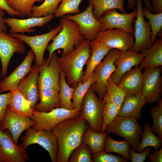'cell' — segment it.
I'll return each instance as SVG.
<instances>
[{
	"instance_id": "cb8c5ba5",
	"label": "cell",
	"mask_w": 162,
	"mask_h": 162,
	"mask_svg": "<svg viewBox=\"0 0 162 162\" xmlns=\"http://www.w3.org/2000/svg\"><path fill=\"white\" fill-rule=\"evenodd\" d=\"M139 67L131 69L121 77L118 84L127 95H133L141 92L142 73Z\"/></svg>"
},
{
	"instance_id": "277c9868",
	"label": "cell",
	"mask_w": 162,
	"mask_h": 162,
	"mask_svg": "<svg viewBox=\"0 0 162 162\" xmlns=\"http://www.w3.org/2000/svg\"><path fill=\"white\" fill-rule=\"evenodd\" d=\"M134 117L117 115L106 128L105 132L124 138L136 151L140 143L143 129Z\"/></svg>"
},
{
	"instance_id": "bcb514c9",
	"label": "cell",
	"mask_w": 162,
	"mask_h": 162,
	"mask_svg": "<svg viewBox=\"0 0 162 162\" xmlns=\"http://www.w3.org/2000/svg\"><path fill=\"white\" fill-rule=\"evenodd\" d=\"M152 8L155 14L162 13V0H152Z\"/></svg>"
},
{
	"instance_id": "3957f363",
	"label": "cell",
	"mask_w": 162,
	"mask_h": 162,
	"mask_svg": "<svg viewBox=\"0 0 162 162\" xmlns=\"http://www.w3.org/2000/svg\"><path fill=\"white\" fill-rule=\"evenodd\" d=\"M59 23L62 25V30L53 38L52 42L47 45L49 52L46 61L49 62L52 54L58 49H62V56L69 53L76 47L84 39L80 34L77 24L69 19L67 16L62 17Z\"/></svg>"
},
{
	"instance_id": "ba28073f",
	"label": "cell",
	"mask_w": 162,
	"mask_h": 162,
	"mask_svg": "<svg viewBox=\"0 0 162 162\" xmlns=\"http://www.w3.org/2000/svg\"><path fill=\"white\" fill-rule=\"evenodd\" d=\"M21 139V146L26 149L30 145L38 144L49 153L52 162H56L57 142L51 130H37L30 127Z\"/></svg>"
},
{
	"instance_id": "83f0119b",
	"label": "cell",
	"mask_w": 162,
	"mask_h": 162,
	"mask_svg": "<svg viewBox=\"0 0 162 162\" xmlns=\"http://www.w3.org/2000/svg\"><path fill=\"white\" fill-rule=\"evenodd\" d=\"M125 0H89L94 9L93 13L98 20L104 12L109 10L115 9L120 10L123 14H126L123 5Z\"/></svg>"
},
{
	"instance_id": "30bf717a",
	"label": "cell",
	"mask_w": 162,
	"mask_h": 162,
	"mask_svg": "<svg viewBox=\"0 0 162 162\" xmlns=\"http://www.w3.org/2000/svg\"><path fill=\"white\" fill-rule=\"evenodd\" d=\"M62 25H59L46 33L35 36H29L19 33H10L11 36L18 38L29 45L34 52L35 64L39 66L43 64L45 50L49 42L62 29Z\"/></svg>"
},
{
	"instance_id": "484cf974",
	"label": "cell",
	"mask_w": 162,
	"mask_h": 162,
	"mask_svg": "<svg viewBox=\"0 0 162 162\" xmlns=\"http://www.w3.org/2000/svg\"><path fill=\"white\" fill-rule=\"evenodd\" d=\"M142 52L144 58L139 67L141 70L161 66L162 38H156L151 46Z\"/></svg>"
},
{
	"instance_id": "7dc6e473",
	"label": "cell",
	"mask_w": 162,
	"mask_h": 162,
	"mask_svg": "<svg viewBox=\"0 0 162 162\" xmlns=\"http://www.w3.org/2000/svg\"><path fill=\"white\" fill-rule=\"evenodd\" d=\"M6 12L4 10L0 7V32L7 31V27L4 21Z\"/></svg>"
},
{
	"instance_id": "b9f144b4",
	"label": "cell",
	"mask_w": 162,
	"mask_h": 162,
	"mask_svg": "<svg viewBox=\"0 0 162 162\" xmlns=\"http://www.w3.org/2000/svg\"><path fill=\"white\" fill-rule=\"evenodd\" d=\"M153 150L149 146L145 148L141 153H138L132 148H130L129 152L132 162H143L146 160L147 155Z\"/></svg>"
},
{
	"instance_id": "5b68a950",
	"label": "cell",
	"mask_w": 162,
	"mask_h": 162,
	"mask_svg": "<svg viewBox=\"0 0 162 162\" xmlns=\"http://www.w3.org/2000/svg\"><path fill=\"white\" fill-rule=\"evenodd\" d=\"M95 93L91 87L88 89L84 97L80 116L86 119L92 130L102 132L105 103Z\"/></svg>"
},
{
	"instance_id": "7bdbcfd3",
	"label": "cell",
	"mask_w": 162,
	"mask_h": 162,
	"mask_svg": "<svg viewBox=\"0 0 162 162\" xmlns=\"http://www.w3.org/2000/svg\"><path fill=\"white\" fill-rule=\"evenodd\" d=\"M11 91L0 94V127L4 121L6 108L9 101Z\"/></svg>"
},
{
	"instance_id": "4fadbf2b",
	"label": "cell",
	"mask_w": 162,
	"mask_h": 162,
	"mask_svg": "<svg viewBox=\"0 0 162 162\" xmlns=\"http://www.w3.org/2000/svg\"><path fill=\"white\" fill-rule=\"evenodd\" d=\"M137 14L136 8L131 13L128 14L120 13L117 11V9H115L106 11L98 20L102 25L100 32L109 29L117 28L134 34L133 24Z\"/></svg>"
},
{
	"instance_id": "6da1fadb",
	"label": "cell",
	"mask_w": 162,
	"mask_h": 162,
	"mask_svg": "<svg viewBox=\"0 0 162 162\" xmlns=\"http://www.w3.org/2000/svg\"><path fill=\"white\" fill-rule=\"evenodd\" d=\"M88 126L79 116L65 120L51 130L57 142L56 162H68L72 152L82 143L83 134Z\"/></svg>"
},
{
	"instance_id": "4316f807",
	"label": "cell",
	"mask_w": 162,
	"mask_h": 162,
	"mask_svg": "<svg viewBox=\"0 0 162 162\" xmlns=\"http://www.w3.org/2000/svg\"><path fill=\"white\" fill-rule=\"evenodd\" d=\"M107 135V134L105 132L94 131L88 126L83 133L82 142L89 146L92 154L104 151Z\"/></svg>"
},
{
	"instance_id": "e0dca14e",
	"label": "cell",
	"mask_w": 162,
	"mask_h": 162,
	"mask_svg": "<svg viewBox=\"0 0 162 162\" xmlns=\"http://www.w3.org/2000/svg\"><path fill=\"white\" fill-rule=\"evenodd\" d=\"M35 61L34 53L30 49L20 65L9 76L0 81V94L17 88L20 82L32 70V64Z\"/></svg>"
},
{
	"instance_id": "f6af8a7d",
	"label": "cell",
	"mask_w": 162,
	"mask_h": 162,
	"mask_svg": "<svg viewBox=\"0 0 162 162\" xmlns=\"http://www.w3.org/2000/svg\"><path fill=\"white\" fill-rule=\"evenodd\" d=\"M0 7L4 10L13 17H14V15L19 17L20 16L19 13L13 10L9 6L6 0H0Z\"/></svg>"
},
{
	"instance_id": "603a6c76",
	"label": "cell",
	"mask_w": 162,
	"mask_h": 162,
	"mask_svg": "<svg viewBox=\"0 0 162 162\" xmlns=\"http://www.w3.org/2000/svg\"><path fill=\"white\" fill-rule=\"evenodd\" d=\"M146 103V99L141 92L133 95H127L118 110V115L134 117L139 120L142 116V108Z\"/></svg>"
},
{
	"instance_id": "9a60e30c",
	"label": "cell",
	"mask_w": 162,
	"mask_h": 162,
	"mask_svg": "<svg viewBox=\"0 0 162 162\" xmlns=\"http://www.w3.org/2000/svg\"><path fill=\"white\" fill-rule=\"evenodd\" d=\"M26 51L24 42L8 34L7 31L0 32V58L2 66L1 77L7 75L10 60L15 52L23 54Z\"/></svg>"
},
{
	"instance_id": "ab89813d",
	"label": "cell",
	"mask_w": 162,
	"mask_h": 162,
	"mask_svg": "<svg viewBox=\"0 0 162 162\" xmlns=\"http://www.w3.org/2000/svg\"><path fill=\"white\" fill-rule=\"evenodd\" d=\"M103 113V132H105L107 127L118 115V109L114 104L110 102L104 103Z\"/></svg>"
},
{
	"instance_id": "8d00e7d4",
	"label": "cell",
	"mask_w": 162,
	"mask_h": 162,
	"mask_svg": "<svg viewBox=\"0 0 162 162\" xmlns=\"http://www.w3.org/2000/svg\"><path fill=\"white\" fill-rule=\"evenodd\" d=\"M89 146L82 142L71 153L68 162H93Z\"/></svg>"
},
{
	"instance_id": "f35d334b",
	"label": "cell",
	"mask_w": 162,
	"mask_h": 162,
	"mask_svg": "<svg viewBox=\"0 0 162 162\" xmlns=\"http://www.w3.org/2000/svg\"><path fill=\"white\" fill-rule=\"evenodd\" d=\"M157 105L150 110L153 122L151 128L153 133H155L162 138V98L158 102Z\"/></svg>"
},
{
	"instance_id": "60d3db41",
	"label": "cell",
	"mask_w": 162,
	"mask_h": 162,
	"mask_svg": "<svg viewBox=\"0 0 162 162\" xmlns=\"http://www.w3.org/2000/svg\"><path fill=\"white\" fill-rule=\"evenodd\" d=\"M94 162H127L128 160L124 157L112 154H108L102 151L92 154Z\"/></svg>"
},
{
	"instance_id": "52a82bcc",
	"label": "cell",
	"mask_w": 162,
	"mask_h": 162,
	"mask_svg": "<svg viewBox=\"0 0 162 162\" xmlns=\"http://www.w3.org/2000/svg\"><path fill=\"white\" fill-rule=\"evenodd\" d=\"M122 52V51L117 49H112L94 70L96 80L91 87L97 94L101 100L102 101L106 92L108 80L111 74L116 69L114 62Z\"/></svg>"
},
{
	"instance_id": "f546056e",
	"label": "cell",
	"mask_w": 162,
	"mask_h": 162,
	"mask_svg": "<svg viewBox=\"0 0 162 162\" xmlns=\"http://www.w3.org/2000/svg\"><path fill=\"white\" fill-rule=\"evenodd\" d=\"M142 138L138 146L136 152L141 153L146 147H154L155 150H158L162 146V138L155 135L152 130L150 124L148 122L144 124L142 134Z\"/></svg>"
},
{
	"instance_id": "8992f818",
	"label": "cell",
	"mask_w": 162,
	"mask_h": 162,
	"mask_svg": "<svg viewBox=\"0 0 162 162\" xmlns=\"http://www.w3.org/2000/svg\"><path fill=\"white\" fill-rule=\"evenodd\" d=\"M82 108L73 110L56 108L48 112H40L34 109L30 118L35 122L32 127L37 130H51L65 120L79 116Z\"/></svg>"
},
{
	"instance_id": "f907efd6",
	"label": "cell",
	"mask_w": 162,
	"mask_h": 162,
	"mask_svg": "<svg viewBox=\"0 0 162 162\" xmlns=\"http://www.w3.org/2000/svg\"><path fill=\"white\" fill-rule=\"evenodd\" d=\"M1 78V77L0 76V79Z\"/></svg>"
},
{
	"instance_id": "836d02e7",
	"label": "cell",
	"mask_w": 162,
	"mask_h": 162,
	"mask_svg": "<svg viewBox=\"0 0 162 162\" xmlns=\"http://www.w3.org/2000/svg\"><path fill=\"white\" fill-rule=\"evenodd\" d=\"M44 0H6L9 6L13 10L19 13L20 17L24 18L31 17L32 8L34 3L41 2Z\"/></svg>"
},
{
	"instance_id": "f1b7e54d",
	"label": "cell",
	"mask_w": 162,
	"mask_h": 162,
	"mask_svg": "<svg viewBox=\"0 0 162 162\" xmlns=\"http://www.w3.org/2000/svg\"><path fill=\"white\" fill-rule=\"evenodd\" d=\"M127 95L124 91L118 84L113 81L110 76L108 80L106 92L102 101L104 103L107 102H111L119 110Z\"/></svg>"
},
{
	"instance_id": "ffe728a7",
	"label": "cell",
	"mask_w": 162,
	"mask_h": 162,
	"mask_svg": "<svg viewBox=\"0 0 162 162\" xmlns=\"http://www.w3.org/2000/svg\"><path fill=\"white\" fill-rule=\"evenodd\" d=\"M54 15L41 17H31L26 19H20L14 17L4 18V21L9 26L10 29V33H31L34 32L36 26L43 27L44 25L51 21L54 18Z\"/></svg>"
},
{
	"instance_id": "9c48e42d",
	"label": "cell",
	"mask_w": 162,
	"mask_h": 162,
	"mask_svg": "<svg viewBox=\"0 0 162 162\" xmlns=\"http://www.w3.org/2000/svg\"><path fill=\"white\" fill-rule=\"evenodd\" d=\"M137 14L134 22V52H142L149 48L152 42V27L149 21H146L142 11V0H135Z\"/></svg>"
},
{
	"instance_id": "8fae6325",
	"label": "cell",
	"mask_w": 162,
	"mask_h": 162,
	"mask_svg": "<svg viewBox=\"0 0 162 162\" xmlns=\"http://www.w3.org/2000/svg\"><path fill=\"white\" fill-rule=\"evenodd\" d=\"M141 93L148 104L158 102L162 92L161 69L160 67L145 68Z\"/></svg>"
},
{
	"instance_id": "d4e9b609",
	"label": "cell",
	"mask_w": 162,
	"mask_h": 162,
	"mask_svg": "<svg viewBox=\"0 0 162 162\" xmlns=\"http://www.w3.org/2000/svg\"><path fill=\"white\" fill-rule=\"evenodd\" d=\"M8 106L18 115L30 118L34 110L32 108L30 102L17 88L11 91Z\"/></svg>"
},
{
	"instance_id": "c3c4849f",
	"label": "cell",
	"mask_w": 162,
	"mask_h": 162,
	"mask_svg": "<svg viewBox=\"0 0 162 162\" xmlns=\"http://www.w3.org/2000/svg\"><path fill=\"white\" fill-rule=\"evenodd\" d=\"M128 3L127 7L130 10L134 8L136 6V2L135 0H127Z\"/></svg>"
},
{
	"instance_id": "d6986e66",
	"label": "cell",
	"mask_w": 162,
	"mask_h": 162,
	"mask_svg": "<svg viewBox=\"0 0 162 162\" xmlns=\"http://www.w3.org/2000/svg\"><path fill=\"white\" fill-rule=\"evenodd\" d=\"M144 58L142 52H136L132 50L122 52L114 62L116 68L110 76L112 80L118 84L122 76L133 67H139Z\"/></svg>"
},
{
	"instance_id": "5bb4252c",
	"label": "cell",
	"mask_w": 162,
	"mask_h": 162,
	"mask_svg": "<svg viewBox=\"0 0 162 162\" xmlns=\"http://www.w3.org/2000/svg\"><path fill=\"white\" fill-rule=\"evenodd\" d=\"M93 6L89 2L88 6L83 12L66 15L69 19L77 24L80 33L84 39L90 41L95 39L102 27V24L93 13Z\"/></svg>"
},
{
	"instance_id": "d6a6232c",
	"label": "cell",
	"mask_w": 162,
	"mask_h": 162,
	"mask_svg": "<svg viewBox=\"0 0 162 162\" xmlns=\"http://www.w3.org/2000/svg\"><path fill=\"white\" fill-rule=\"evenodd\" d=\"M96 80V76L94 72L86 82L82 83L80 82L77 84L72 96L74 109L82 107L83 99L86 94Z\"/></svg>"
},
{
	"instance_id": "7c38bea8",
	"label": "cell",
	"mask_w": 162,
	"mask_h": 162,
	"mask_svg": "<svg viewBox=\"0 0 162 162\" xmlns=\"http://www.w3.org/2000/svg\"><path fill=\"white\" fill-rule=\"evenodd\" d=\"M95 39L107 46L122 52L132 50L134 43L133 34L119 29H109L97 34Z\"/></svg>"
},
{
	"instance_id": "7a4b0ae2",
	"label": "cell",
	"mask_w": 162,
	"mask_h": 162,
	"mask_svg": "<svg viewBox=\"0 0 162 162\" xmlns=\"http://www.w3.org/2000/svg\"><path fill=\"white\" fill-rule=\"evenodd\" d=\"M90 42L89 40L84 39L69 53L58 58L61 70L70 86L75 87L81 81L84 66L91 54Z\"/></svg>"
},
{
	"instance_id": "ee69618b",
	"label": "cell",
	"mask_w": 162,
	"mask_h": 162,
	"mask_svg": "<svg viewBox=\"0 0 162 162\" xmlns=\"http://www.w3.org/2000/svg\"><path fill=\"white\" fill-rule=\"evenodd\" d=\"M148 161L151 162H162V147L159 150H155L154 152L147 156Z\"/></svg>"
},
{
	"instance_id": "e575fe53",
	"label": "cell",
	"mask_w": 162,
	"mask_h": 162,
	"mask_svg": "<svg viewBox=\"0 0 162 162\" xmlns=\"http://www.w3.org/2000/svg\"><path fill=\"white\" fill-rule=\"evenodd\" d=\"M44 1L40 5L32 6L31 17H41L54 15L61 0Z\"/></svg>"
},
{
	"instance_id": "d590c367",
	"label": "cell",
	"mask_w": 162,
	"mask_h": 162,
	"mask_svg": "<svg viewBox=\"0 0 162 162\" xmlns=\"http://www.w3.org/2000/svg\"><path fill=\"white\" fill-rule=\"evenodd\" d=\"M82 0H61L54 14V17L58 18L71 14H78L80 10L79 6Z\"/></svg>"
},
{
	"instance_id": "681fc988",
	"label": "cell",
	"mask_w": 162,
	"mask_h": 162,
	"mask_svg": "<svg viewBox=\"0 0 162 162\" xmlns=\"http://www.w3.org/2000/svg\"><path fill=\"white\" fill-rule=\"evenodd\" d=\"M147 7L151 13H153L152 5L150 4L149 0H143Z\"/></svg>"
},
{
	"instance_id": "44dd1931",
	"label": "cell",
	"mask_w": 162,
	"mask_h": 162,
	"mask_svg": "<svg viewBox=\"0 0 162 162\" xmlns=\"http://www.w3.org/2000/svg\"><path fill=\"white\" fill-rule=\"evenodd\" d=\"M39 66L33 65L31 71L19 83L18 88L29 101L32 108L34 110L37 102L40 100L38 90V80Z\"/></svg>"
},
{
	"instance_id": "74e56055",
	"label": "cell",
	"mask_w": 162,
	"mask_h": 162,
	"mask_svg": "<svg viewBox=\"0 0 162 162\" xmlns=\"http://www.w3.org/2000/svg\"><path fill=\"white\" fill-rule=\"evenodd\" d=\"M143 14L145 17L149 20L152 27V42L153 44L158 33L162 29V13L153 14L146 7L142 8Z\"/></svg>"
},
{
	"instance_id": "2e32d148",
	"label": "cell",
	"mask_w": 162,
	"mask_h": 162,
	"mask_svg": "<svg viewBox=\"0 0 162 162\" xmlns=\"http://www.w3.org/2000/svg\"><path fill=\"white\" fill-rule=\"evenodd\" d=\"M29 159L26 149L16 144L10 134L0 127V162H25Z\"/></svg>"
},
{
	"instance_id": "7402d4cb",
	"label": "cell",
	"mask_w": 162,
	"mask_h": 162,
	"mask_svg": "<svg viewBox=\"0 0 162 162\" xmlns=\"http://www.w3.org/2000/svg\"><path fill=\"white\" fill-rule=\"evenodd\" d=\"M90 47L91 54L86 63V70L81 81L82 83L88 79L94 72L96 67L107 53L112 49L95 39L90 41Z\"/></svg>"
},
{
	"instance_id": "4dcf8cb0",
	"label": "cell",
	"mask_w": 162,
	"mask_h": 162,
	"mask_svg": "<svg viewBox=\"0 0 162 162\" xmlns=\"http://www.w3.org/2000/svg\"><path fill=\"white\" fill-rule=\"evenodd\" d=\"M59 83L60 89L58 93L61 107L68 110H74L72 101V96L75 87L69 86L67 84L63 72H60Z\"/></svg>"
},
{
	"instance_id": "1f68e13d",
	"label": "cell",
	"mask_w": 162,
	"mask_h": 162,
	"mask_svg": "<svg viewBox=\"0 0 162 162\" xmlns=\"http://www.w3.org/2000/svg\"><path fill=\"white\" fill-rule=\"evenodd\" d=\"M131 146L125 139L120 141L114 140L108 134L104 144V151L106 153L115 152L122 156L125 159L130 160L129 150Z\"/></svg>"
},
{
	"instance_id": "ac0fdd59",
	"label": "cell",
	"mask_w": 162,
	"mask_h": 162,
	"mask_svg": "<svg viewBox=\"0 0 162 162\" xmlns=\"http://www.w3.org/2000/svg\"><path fill=\"white\" fill-rule=\"evenodd\" d=\"M34 124V122L31 118L18 115L8 106L4 120L0 128L3 131L8 130L11 133L14 142L17 145L22 133Z\"/></svg>"
}]
</instances>
